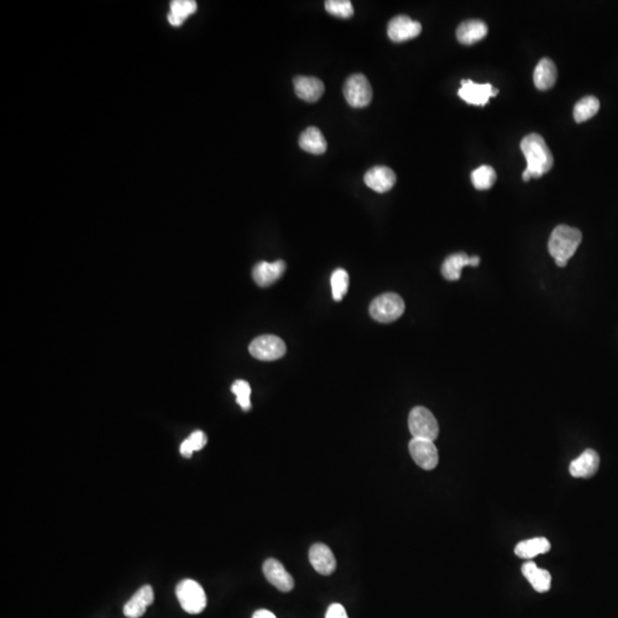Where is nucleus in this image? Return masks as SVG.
Masks as SVG:
<instances>
[{
  "mask_svg": "<svg viewBox=\"0 0 618 618\" xmlns=\"http://www.w3.org/2000/svg\"><path fill=\"white\" fill-rule=\"evenodd\" d=\"M520 147L527 161L525 171L530 174L531 178H540L542 175L550 172L554 159L543 137L531 133L523 137Z\"/></svg>",
  "mask_w": 618,
  "mask_h": 618,
  "instance_id": "obj_1",
  "label": "nucleus"
},
{
  "mask_svg": "<svg viewBox=\"0 0 618 618\" xmlns=\"http://www.w3.org/2000/svg\"><path fill=\"white\" fill-rule=\"evenodd\" d=\"M582 242V233L577 228L557 226L548 241V251L559 267H566L568 260L577 251Z\"/></svg>",
  "mask_w": 618,
  "mask_h": 618,
  "instance_id": "obj_2",
  "label": "nucleus"
},
{
  "mask_svg": "<svg viewBox=\"0 0 618 618\" xmlns=\"http://www.w3.org/2000/svg\"><path fill=\"white\" fill-rule=\"evenodd\" d=\"M175 595L182 609L188 614H201L206 608L207 598L204 589L195 580H181L177 586Z\"/></svg>",
  "mask_w": 618,
  "mask_h": 618,
  "instance_id": "obj_3",
  "label": "nucleus"
},
{
  "mask_svg": "<svg viewBox=\"0 0 618 618\" xmlns=\"http://www.w3.org/2000/svg\"><path fill=\"white\" fill-rule=\"evenodd\" d=\"M406 305L397 293H384L370 305L371 318L380 323H392L403 315Z\"/></svg>",
  "mask_w": 618,
  "mask_h": 618,
  "instance_id": "obj_4",
  "label": "nucleus"
},
{
  "mask_svg": "<svg viewBox=\"0 0 618 618\" xmlns=\"http://www.w3.org/2000/svg\"><path fill=\"white\" fill-rule=\"evenodd\" d=\"M409 429L414 439L435 441L439 436V424L434 414L424 407H416L409 414Z\"/></svg>",
  "mask_w": 618,
  "mask_h": 618,
  "instance_id": "obj_5",
  "label": "nucleus"
},
{
  "mask_svg": "<svg viewBox=\"0 0 618 618\" xmlns=\"http://www.w3.org/2000/svg\"><path fill=\"white\" fill-rule=\"evenodd\" d=\"M345 99L353 108H363L372 101V88L367 77L355 73L348 77L344 85Z\"/></svg>",
  "mask_w": 618,
  "mask_h": 618,
  "instance_id": "obj_6",
  "label": "nucleus"
},
{
  "mask_svg": "<svg viewBox=\"0 0 618 618\" xmlns=\"http://www.w3.org/2000/svg\"><path fill=\"white\" fill-rule=\"evenodd\" d=\"M248 352L254 359L271 362L283 357L286 353V342L274 335H259L248 346Z\"/></svg>",
  "mask_w": 618,
  "mask_h": 618,
  "instance_id": "obj_7",
  "label": "nucleus"
},
{
  "mask_svg": "<svg viewBox=\"0 0 618 618\" xmlns=\"http://www.w3.org/2000/svg\"><path fill=\"white\" fill-rule=\"evenodd\" d=\"M409 451L414 463L423 470H434L438 466L439 452L434 441L414 438L409 444Z\"/></svg>",
  "mask_w": 618,
  "mask_h": 618,
  "instance_id": "obj_8",
  "label": "nucleus"
},
{
  "mask_svg": "<svg viewBox=\"0 0 618 618\" xmlns=\"http://www.w3.org/2000/svg\"><path fill=\"white\" fill-rule=\"evenodd\" d=\"M498 90L493 88L490 84H478L471 79H463L461 88L458 90V95L465 103L470 105H487L490 98L496 97Z\"/></svg>",
  "mask_w": 618,
  "mask_h": 618,
  "instance_id": "obj_9",
  "label": "nucleus"
},
{
  "mask_svg": "<svg viewBox=\"0 0 618 618\" xmlns=\"http://www.w3.org/2000/svg\"><path fill=\"white\" fill-rule=\"evenodd\" d=\"M420 33H421V24L417 21L412 20L407 15L395 16L388 23V37L395 43H402L416 38Z\"/></svg>",
  "mask_w": 618,
  "mask_h": 618,
  "instance_id": "obj_10",
  "label": "nucleus"
},
{
  "mask_svg": "<svg viewBox=\"0 0 618 618\" xmlns=\"http://www.w3.org/2000/svg\"><path fill=\"white\" fill-rule=\"evenodd\" d=\"M263 569L269 583L280 590L281 592H290L295 587V580L280 561L268 559L263 563Z\"/></svg>",
  "mask_w": 618,
  "mask_h": 618,
  "instance_id": "obj_11",
  "label": "nucleus"
},
{
  "mask_svg": "<svg viewBox=\"0 0 618 618\" xmlns=\"http://www.w3.org/2000/svg\"><path fill=\"white\" fill-rule=\"evenodd\" d=\"M286 265L283 260H277L275 263L261 261L254 266L252 271V276L258 286L261 288H268L274 284L277 280H280L286 271Z\"/></svg>",
  "mask_w": 618,
  "mask_h": 618,
  "instance_id": "obj_12",
  "label": "nucleus"
},
{
  "mask_svg": "<svg viewBox=\"0 0 618 618\" xmlns=\"http://www.w3.org/2000/svg\"><path fill=\"white\" fill-rule=\"evenodd\" d=\"M309 561L318 574L329 576L337 568V561L329 546L321 543L314 544L309 551Z\"/></svg>",
  "mask_w": 618,
  "mask_h": 618,
  "instance_id": "obj_13",
  "label": "nucleus"
},
{
  "mask_svg": "<svg viewBox=\"0 0 618 618\" xmlns=\"http://www.w3.org/2000/svg\"><path fill=\"white\" fill-rule=\"evenodd\" d=\"M600 465V457L598 452L593 449H586L585 451L570 463L569 472L574 478H591L598 472Z\"/></svg>",
  "mask_w": 618,
  "mask_h": 618,
  "instance_id": "obj_14",
  "label": "nucleus"
},
{
  "mask_svg": "<svg viewBox=\"0 0 618 618\" xmlns=\"http://www.w3.org/2000/svg\"><path fill=\"white\" fill-rule=\"evenodd\" d=\"M154 602V590L152 586L145 585L137 590L122 608L124 615L129 618H140L145 615L147 608Z\"/></svg>",
  "mask_w": 618,
  "mask_h": 618,
  "instance_id": "obj_15",
  "label": "nucleus"
},
{
  "mask_svg": "<svg viewBox=\"0 0 618 618\" xmlns=\"http://www.w3.org/2000/svg\"><path fill=\"white\" fill-rule=\"evenodd\" d=\"M365 182L367 187L377 193H386L397 182V175L389 167H375L365 173Z\"/></svg>",
  "mask_w": 618,
  "mask_h": 618,
  "instance_id": "obj_16",
  "label": "nucleus"
},
{
  "mask_svg": "<svg viewBox=\"0 0 618 618\" xmlns=\"http://www.w3.org/2000/svg\"><path fill=\"white\" fill-rule=\"evenodd\" d=\"M478 265H480V258L478 256L468 257L466 253L461 252V253L451 254L444 260L441 273L446 280L458 281L461 278V271H463L464 267H466V266L476 267Z\"/></svg>",
  "mask_w": 618,
  "mask_h": 618,
  "instance_id": "obj_17",
  "label": "nucleus"
},
{
  "mask_svg": "<svg viewBox=\"0 0 618 618\" xmlns=\"http://www.w3.org/2000/svg\"><path fill=\"white\" fill-rule=\"evenodd\" d=\"M295 94L306 103H314L321 99L324 84L315 77L297 76L293 79Z\"/></svg>",
  "mask_w": 618,
  "mask_h": 618,
  "instance_id": "obj_18",
  "label": "nucleus"
},
{
  "mask_svg": "<svg viewBox=\"0 0 618 618\" xmlns=\"http://www.w3.org/2000/svg\"><path fill=\"white\" fill-rule=\"evenodd\" d=\"M488 33L487 24L480 20L465 21L458 26L457 39L464 45L476 44L483 39Z\"/></svg>",
  "mask_w": 618,
  "mask_h": 618,
  "instance_id": "obj_19",
  "label": "nucleus"
},
{
  "mask_svg": "<svg viewBox=\"0 0 618 618\" xmlns=\"http://www.w3.org/2000/svg\"><path fill=\"white\" fill-rule=\"evenodd\" d=\"M522 574L537 592L545 593L551 590V574L545 569L538 568L533 561L525 562L522 566Z\"/></svg>",
  "mask_w": 618,
  "mask_h": 618,
  "instance_id": "obj_20",
  "label": "nucleus"
},
{
  "mask_svg": "<svg viewBox=\"0 0 618 618\" xmlns=\"http://www.w3.org/2000/svg\"><path fill=\"white\" fill-rule=\"evenodd\" d=\"M557 67L551 58H542L534 71V83L538 90H548L557 82Z\"/></svg>",
  "mask_w": 618,
  "mask_h": 618,
  "instance_id": "obj_21",
  "label": "nucleus"
},
{
  "mask_svg": "<svg viewBox=\"0 0 618 618\" xmlns=\"http://www.w3.org/2000/svg\"><path fill=\"white\" fill-rule=\"evenodd\" d=\"M299 146L309 154H322L327 152L328 143L321 130L312 126L301 133Z\"/></svg>",
  "mask_w": 618,
  "mask_h": 618,
  "instance_id": "obj_22",
  "label": "nucleus"
},
{
  "mask_svg": "<svg viewBox=\"0 0 618 618\" xmlns=\"http://www.w3.org/2000/svg\"><path fill=\"white\" fill-rule=\"evenodd\" d=\"M551 550V543L545 537H536L533 540H522L515 546V554L521 559H531Z\"/></svg>",
  "mask_w": 618,
  "mask_h": 618,
  "instance_id": "obj_23",
  "label": "nucleus"
},
{
  "mask_svg": "<svg viewBox=\"0 0 618 618\" xmlns=\"http://www.w3.org/2000/svg\"><path fill=\"white\" fill-rule=\"evenodd\" d=\"M197 9V4L194 0H174L171 3V11L167 15L169 23L174 26H180L184 21L194 14Z\"/></svg>",
  "mask_w": 618,
  "mask_h": 618,
  "instance_id": "obj_24",
  "label": "nucleus"
},
{
  "mask_svg": "<svg viewBox=\"0 0 618 618\" xmlns=\"http://www.w3.org/2000/svg\"><path fill=\"white\" fill-rule=\"evenodd\" d=\"M600 103L595 97H585L580 100L574 108V118L577 122H586L598 114Z\"/></svg>",
  "mask_w": 618,
  "mask_h": 618,
  "instance_id": "obj_25",
  "label": "nucleus"
},
{
  "mask_svg": "<svg viewBox=\"0 0 618 618\" xmlns=\"http://www.w3.org/2000/svg\"><path fill=\"white\" fill-rule=\"evenodd\" d=\"M496 178L495 169L489 165H482L474 169L471 174L473 186L478 190H487L493 187L496 182Z\"/></svg>",
  "mask_w": 618,
  "mask_h": 618,
  "instance_id": "obj_26",
  "label": "nucleus"
},
{
  "mask_svg": "<svg viewBox=\"0 0 618 618\" xmlns=\"http://www.w3.org/2000/svg\"><path fill=\"white\" fill-rule=\"evenodd\" d=\"M207 444V436L204 431H196L190 434L189 438L181 444L180 454L184 458H190L194 452L203 449Z\"/></svg>",
  "mask_w": 618,
  "mask_h": 618,
  "instance_id": "obj_27",
  "label": "nucleus"
},
{
  "mask_svg": "<svg viewBox=\"0 0 618 618\" xmlns=\"http://www.w3.org/2000/svg\"><path fill=\"white\" fill-rule=\"evenodd\" d=\"M350 286V276L347 271L342 268L335 269L331 276V288H332L333 299L335 301L342 300L346 295Z\"/></svg>",
  "mask_w": 618,
  "mask_h": 618,
  "instance_id": "obj_28",
  "label": "nucleus"
},
{
  "mask_svg": "<svg viewBox=\"0 0 618 618\" xmlns=\"http://www.w3.org/2000/svg\"><path fill=\"white\" fill-rule=\"evenodd\" d=\"M231 392L236 395L237 403L244 412H248L251 409V399H250L251 386L248 382L242 379L236 380L231 385Z\"/></svg>",
  "mask_w": 618,
  "mask_h": 618,
  "instance_id": "obj_29",
  "label": "nucleus"
},
{
  "mask_svg": "<svg viewBox=\"0 0 618 618\" xmlns=\"http://www.w3.org/2000/svg\"><path fill=\"white\" fill-rule=\"evenodd\" d=\"M325 9L337 18H352L354 14L353 5L350 0H329L325 3Z\"/></svg>",
  "mask_w": 618,
  "mask_h": 618,
  "instance_id": "obj_30",
  "label": "nucleus"
},
{
  "mask_svg": "<svg viewBox=\"0 0 618 618\" xmlns=\"http://www.w3.org/2000/svg\"><path fill=\"white\" fill-rule=\"evenodd\" d=\"M325 618H348V615L342 604H332L328 608Z\"/></svg>",
  "mask_w": 618,
  "mask_h": 618,
  "instance_id": "obj_31",
  "label": "nucleus"
},
{
  "mask_svg": "<svg viewBox=\"0 0 618 618\" xmlns=\"http://www.w3.org/2000/svg\"><path fill=\"white\" fill-rule=\"evenodd\" d=\"M252 618H276V616L273 612H269V610L260 609L254 612Z\"/></svg>",
  "mask_w": 618,
  "mask_h": 618,
  "instance_id": "obj_32",
  "label": "nucleus"
}]
</instances>
